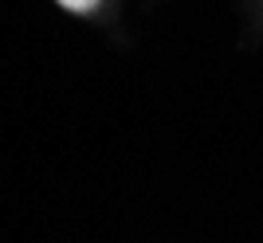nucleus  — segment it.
<instances>
[{
  "label": "nucleus",
  "instance_id": "1",
  "mask_svg": "<svg viewBox=\"0 0 263 243\" xmlns=\"http://www.w3.org/2000/svg\"><path fill=\"white\" fill-rule=\"evenodd\" d=\"M59 4H63V8H71V12H90L99 0H59Z\"/></svg>",
  "mask_w": 263,
  "mask_h": 243
}]
</instances>
